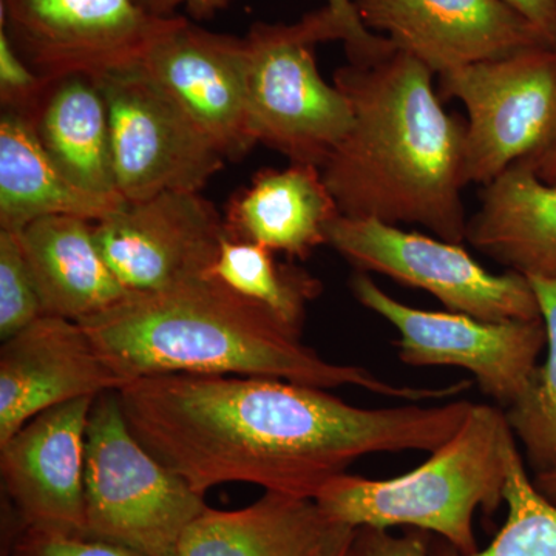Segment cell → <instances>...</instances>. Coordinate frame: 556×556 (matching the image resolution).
Wrapping results in <instances>:
<instances>
[{"mask_svg": "<svg viewBox=\"0 0 556 556\" xmlns=\"http://www.w3.org/2000/svg\"><path fill=\"white\" fill-rule=\"evenodd\" d=\"M116 393L131 433L200 495L241 482L311 500L361 457L434 452L473 405L362 408L257 376H146Z\"/></svg>", "mask_w": 556, "mask_h": 556, "instance_id": "cell-1", "label": "cell"}, {"mask_svg": "<svg viewBox=\"0 0 556 556\" xmlns=\"http://www.w3.org/2000/svg\"><path fill=\"white\" fill-rule=\"evenodd\" d=\"M348 60L334 86L351 126L320 169L340 215L420 225L463 244L466 123L442 108L434 73L391 40Z\"/></svg>", "mask_w": 556, "mask_h": 556, "instance_id": "cell-2", "label": "cell"}, {"mask_svg": "<svg viewBox=\"0 0 556 556\" xmlns=\"http://www.w3.org/2000/svg\"><path fill=\"white\" fill-rule=\"evenodd\" d=\"M79 324L127 383L159 375L257 376L325 390L358 387L409 402L470 388V380L444 388L396 386L367 368L329 362L302 342V331L212 276L129 292Z\"/></svg>", "mask_w": 556, "mask_h": 556, "instance_id": "cell-3", "label": "cell"}, {"mask_svg": "<svg viewBox=\"0 0 556 556\" xmlns=\"http://www.w3.org/2000/svg\"><path fill=\"white\" fill-rule=\"evenodd\" d=\"M515 444L503 408L473 404L455 437L422 466L393 479L342 473L321 486L314 501L332 525L415 527L470 556L479 551L475 511L481 508L492 517L503 506Z\"/></svg>", "mask_w": 556, "mask_h": 556, "instance_id": "cell-4", "label": "cell"}, {"mask_svg": "<svg viewBox=\"0 0 556 556\" xmlns=\"http://www.w3.org/2000/svg\"><path fill=\"white\" fill-rule=\"evenodd\" d=\"M243 40L249 118L258 144L321 169L350 130L351 109L321 78L314 49L343 40L346 53H358L382 36L327 5L294 24L257 22Z\"/></svg>", "mask_w": 556, "mask_h": 556, "instance_id": "cell-5", "label": "cell"}, {"mask_svg": "<svg viewBox=\"0 0 556 556\" xmlns=\"http://www.w3.org/2000/svg\"><path fill=\"white\" fill-rule=\"evenodd\" d=\"M84 493L86 538L142 556H175L190 522L207 508L204 495L131 433L116 391L91 407Z\"/></svg>", "mask_w": 556, "mask_h": 556, "instance_id": "cell-6", "label": "cell"}, {"mask_svg": "<svg viewBox=\"0 0 556 556\" xmlns=\"http://www.w3.org/2000/svg\"><path fill=\"white\" fill-rule=\"evenodd\" d=\"M439 97L466 105L468 185L486 186L556 139V47H538L439 76Z\"/></svg>", "mask_w": 556, "mask_h": 556, "instance_id": "cell-7", "label": "cell"}, {"mask_svg": "<svg viewBox=\"0 0 556 556\" xmlns=\"http://www.w3.org/2000/svg\"><path fill=\"white\" fill-rule=\"evenodd\" d=\"M328 247L361 273H378L434 295L450 313L485 321L541 318L535 292L522 274H493L463 244L407 232L378 219L339 215L327 230Z\"/></svg>", "mask_w": 556, "mask_h": 556, "instance_id": "cell-8", "label": "cell"}, {"mask_svg": "<svg viewBox=\"0 0 556 556\" xmlns=\"http://www.w3.org/2000/svg\"><path fill=\"white\" fill-rule=\"evenodd\" d=\"M108 102L116 190L126 203L200 192L225 156L139 65L100 76Z\"/></svg>", "mask_w": 556, "mask_h": 556, "instance_id": "cell-9", "label": "cell"}, {"mask_svg": "<svg viewBox=\"0 0 556 556\" xmlns=\"http://www.w3.org/2000/svg\"><path fill=\"white\" fill-rule=\"evenodd\" d=\"M362 306L399 332V358L412 367H459L473 375L482 393L507 409L529 387L547 345L543 318L485 321L459 313L412 308L388 295L365 273L351 280Z\"/></svg>", "mask_w": 556, "mask_h": 556, "instance_id": "cell-10", "label": "cell"}, {"mask_svg": "<svg viewBox=\"0 0 556 556\" xmlns=\"http://www.w3.org/2000/svg\"><path fill=\"white\" fill-rule=\"evenodd\" d=\"M0 16L13 49L50 86L135 67L174 20L134 0H0Z\"/></svg>", "mask_w": 556, "mask_h": 556, "instance_id": "cell-11", "label": "cell"}, {"mask_svg": "<svg viewBox=\"0 0 556 556\" xmlns=\"http://www.w3.org/2000/svg\"><path fill=\"white\" fill-rule=\"evenodd\" d=\"M228 237L225 217L200 192L160 193L94 223L105 262L130 292L211 276Z\"/></svg>", "mask_w": 556, "mask_h": 556, "instance_id": "cell-12", "label": "cell"}, {"mask_svg": "<svg viewBox=\"0 0 556 556\" xmlns=\"http://www.w3.org/2000/svg\"><path fill=\"white\" fill-rule=\"evenodd\" d=\"M139 67L185 110L226 160L258 144L249 118L244 40L175 14Z\"/></svg>", "mask_w": 556, "mask_h": 556, "instance_id": "cell-13", "label": "cell"}, {"mask_svg": "<svg viewBox=\"0 0 556 556\" xmlns=\"http://www.w3.org/2000/svg\"><path fill=\"white\" fill-rule=\"evenodd\" d=\"M358 17L441 76L552 47L506 0H354Z\"/></svg>", "mask_w": 556, "mask_h": 556, "instance_id": "cell-14", "label": "cell"}, {"mask_svg": "<svg viewBox=\"0 0 556 556\" xmlns=\"http://www.w3.org/2000/svg\"><path fill=\"white\" fill-rule=\"evenodd\" d=\"M97 397L46 409L0 444L3 489L22 529L86 536V444Z\"/></svg>", "mask_w": 556, "mask_h": 556, "instance_id": "cell-15", "label": "cell"}, {"mask_svg": "<svg viewBox=\"0 0 556 556\" xmlns=\"http://www.w3.org/2000/svg\"><path fill=\"white\" fill-rule=\"evenodd\" d=\"M124 386L79 321L39 317L0 350V444L46 409Z\"/></svg>", "mask_w": 556, "mask_h": 556, "instance_id": "cell-16", "label": "cell"}, {"mask_svg": "<svg viewBox=\"0 0 556 556\" xmlns=\"http://www.w3.org/2000/svg\"><path fill=\"white\" fill-rule=\"evenodd\" d=\"M339 215L321 170L291 163L285 169L260 170L230 199L225 225L230 239L305 260L328 243V226Z\"/></svg>", "mask_w": 556, "mask_h": 556, "instance_id": "cell-17", "label": "cell"}, {"mask_svg": "<svg viewBox=\"0 0 556 556\" xmlns=\"http://www.w3.org/2000/svg\"><path fill=\"white\" fill-rule=\"evenodd\" d=\"M43 316L80 321L116 305L130 291L105 262L90 219L53 215L20 233Z\"/></svg>", "mask_w": 556, "mask_h": 556, "instance_id": "cell-18", "label": "cell"}, {"mask_svg": "<svg viewBox=\"0 0 556 556\" xmlns=\"http://www.w3.org/2000/svg\"><path fill=\"white\" fill-rule=\"evenodd\" d=\"M467 241L522 276L556 278V186L519 161L484 186Z\"/></svg>", "mask_w": 556, "mask_h": 556, "instance_id": "cell-19", "label": "cell"}, {"mask_svg": "<svg viewBox=\"0 0 556 556\" xmlns=\"http://www.w3.org/2000/svg\"><path fill=\"white\" fill-rule=\"evenodd\" d=\"M332 527L311 497L266 492L237 510L207 506L175 556H318Z\"/></svg>", "mask_w": 556, "mask_h": 556, "instance_id": "cell-20", "label": "cell"}, {"mask_svg": "<svg viewBox=\"0 0 556 556\" xmlns=\"http://www.w3.org/2000/svg\"><path fill=\"white\" fill-rule=\"evenodd\" d=\"M126 201L78 188L40 144L35 126L16 113L0 118V229L20 233L35 219L70 215L98 223Z\"/></svg>", "mask_w": 556, "mask_h": 556, "instance_id": "cell-21", "label": "cell"}, {"mask_svg": "<svg viewBox=\"0 0 556 556\" xmlns=\"http://www.w3.org/2000/svg\"><path fill=\"white\" fill-rule=\"evenodd\" d=\"M33 126L42 148L73 185L98 195H119L108 102L97 80L87 76L58 80Z\"/></svg>", "mask_w": 556, "mask_h": 556, "instance_id": "cell-22", "label": "cell"}, {"mask_svg": "<svg viewBox=\"0 0 556 556\" xmlns=\"http://www.w3.org/2000/svg\"><path fill=\"white\" fill-rule=\"evenodd\" d=\"M244 298L273 311L289 327L302 331L306 306L321 292L318 278L291 262L280 263L274 251L228 237L211 273Z\"/></svg>", "mask_w": 556, "mask_h": 556, "instance_id": "cell-23", "label": "cell"}, {"mask_svg": "<svg viewBox=\"0 0 556 556\" xmlns=\"http://www.w3.org/2000/svg\"><path fill=\"white\" fill-rule=\"evenodd\" d=\"M527 280L546 327L547 357L533 371L522 396L504 413L538 475L556 468V278L527 276Z\"/></svg>", "mask_w": 556, "mask_h": 556, "instance_id": "cell-24", "label": "cell"}, {"mask_svg": "<svg viewBox=\"0 0 556 556\" xmlns=\"http://www.w3.org/2000/svg\"><path fill=\"white\" fill-rule=\"evenodd\" d=\"M507 519L492 543L470 556H556V504L527 475L517 444L507 460L504 492ZM428 556H464L447 541L430 535Z\"/></svg>", "mask_w": 556, "mask_h": 556, "instance_id": "cell-25", "label": "cell"}, {"mask_svg": "<svg viewBox=\"0 0 556 556\" xmlns=\"http://www.w3.org/2000/svg\"><path fill=\"white\" fill-rule=\"evenodd\" d=\"M42 305L35 280L22 251L20 236L0 230V338L30 327L42 317Z\"/></svg>", "mask_w": 556, "mask_h": 556, "instance_id": "cell-26", "label": "cell"}, {"mask_svg": "<svg viewBox=\"0 0 556 556\" xmlns=\"http://www.w3.org/2000/svg\"><path fill=\"white\" fill-rule=\"evenodd\" d=\"M11 46L0 31V101L3 112L16 113L35 123L51 89Z\"/></svg>", "mask_w": 556, "mask_h": 556, "instance_id": "cell-27", "label": "cell"}, {"mask_svg": "<svg viewBox=\"0 0 556 556\" xmlns=\"http://www.w3.org/2000/svg\"><path fill=\"white\" fill-rule=\"evenodd\" d=\"M7 556H142L130 548L86 536L22 529L10 541Z\"/></svg>", "mask_w": 556, "mask_h": 556, "instance_id": "cell-28", "label": "cell"}, {"mask_svg": "<svg viewBox=\"0 0 556 556\" xmlns=\"http://www.w3.org/2000/svg\"><path fill=\"white\" fill-rule=\"evenodd\" d=\"M430 533L408 532L391 535L388 530L358 527L351 556H428Z\"/></svg>", "mask_w": 556, "mask_h": 556, "instance_id": "cell-29", "label": "cell"}, {"mask_svg": "<svg viewBox=\"0 0 556 556\" xmlns=\"http://www.w3.org/2000/svg\"><path fill=\"white\" fill-rule=\"evenodd\" d=\"M134 2L150 16H175V10L179 7H186V10L195 20H207V17L214 16L217 11L225 9L229 0H134ZM327 5L338 11L346 20L361 21L354 0H328Z\"/></svg>", "mask_w": 556, "mask_h": 556, "instance_id": "cell-30", "label": "cell"}, {"mask_svg": "<svg viewBox=\"0 0 556 556\" xmlns=\"http://www.w3.org/2000/svg\"><path fill=\"white\" fill-rule=\"evenodd\" d=\"M506 2L526 21H529L552 47H556V0H506Z\"/></svg>", "mask_w": 556, "mask_h": 556, "instance_id": "cell-31", "label": "cell"}, {"mask_svg": "<svg viewBox=\"0 0 556 556\" xmlns=\"http://www.w3.org/2000/svg\"><path fill=\"white\" fill-rule=\"evenodd\" d=\"M356 530L354 527L334 525L318 556H351V547H353Z\"/></svg>", "mask_w": 556, "mask_h": 556, "instance_id": "cell-32", "label": "cell"}, {"mask_svg": "<svg viewBox=\"0 0 556 556\" xmlns=\"http://www.w3.org/2000/svg\"><path fill=\"white\" fill-rule=\"evenodd\" d=\"M530 164L536 177L546 185L556 186V139L554 144L532 160H526Z\"/></svg>", "mask_w": 556, "mask_h": 556, "instance_id": "cell-33", "label": "cell"}, {"mask_svg": "<svg viewBox=\"0 0 556 556\" xmlns=\"http://www.w3.org/2000/svg\"><path fill=\"white\" fill-rule=\"evenodd\" d=\"M533 484H535L540 493H543L551 503L556 504V468L555 470L535 475Z\"/></svg>", "mask_w": 556, "mask_h": 556, "instance_id": "cell-34", "label": "cell"}]
</instances>
